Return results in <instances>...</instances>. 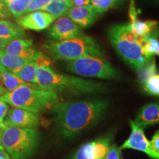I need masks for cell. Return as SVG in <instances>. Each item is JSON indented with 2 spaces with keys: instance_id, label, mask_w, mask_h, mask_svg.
I'll return each instance as SVG.
<instances>
[{
  "instance_id": "13",
  "label": "cell",
  "mask_w": 159,
  "mask_h": 159,
  "mask_svg": "<svg viewBox=\"0 0 159 159\" xmlns=\"http://www.w3.org/2000/svg\"><path fill=\"white\" fill-rule=\"evenodd\" d=\"M102 14L97 7L92 5L71 7L67 12V16L80 27L87 28L94 24Z\"/></svg>"
},
{
  "instance_id": "22",
  "label": "cell",
  "mask_w": 159,
  "mask_h": 159,
  "mask_svg": "<svg viewBox=\"0 0 159 159\" xmlns=\"http://www.w3.org/2000/svg\"><path fill=\"white\" fill-rule=\"evenodd\" d=\"M143 54L149 60L153 59V55L159 56V40L155 36H150L147 39V43L142 48Z\"/></svg>"
},
{
  "instance_id": "16",
  "label": "cell",
  "mask_w": 159,
  "mask_h": 159,
  "mask_svg": "<svg viewBox=\"0 0 159 159\" xmlns=\"http://www.w3.org/2000/svg\"><path fill=\"white\" fill-rule=\"evenodd\" d=\"M25 35L22 28L11 21L0 19V39L11 41Z\"/></svg>"
},
{
  "instance_id": "7",
  "label": "cell",
  "mask_w": 159,
  "mask_h": 159,
  "mask_svg": "<svg viewBox=\"0 0 159 159\" xmlns=\"http://www.w3.org/2000/svg\"><path fill=\"white\" fill-rule=\"evenodd\" d=\"M65 68L73 74L99 79H116L119 75L116 69L104 57L85 56L66 61Z\"/></svg>"
},
{
  "instance_id": "25",
  "label": "cell",
  "mask_w": 159,
  "mask_h": 159,
  "mask_svg": "<svg viewBox=\"0 0 159 159\" xmlns=\"http://www.w3.org/2000/svg\"><path fill=\"white\" fill-rule=\"evenodd\" d=\"M121 1L122 0H91V5L103 13Z\"/></svg>"
},
{
  "instance_id": "8",
  "label": "cell",
  "mask_w": 159,
  "mask_h": 159,
  "mask_svg": "<svg viewBox=\"0 0 159 159\" xmlns=\"http://www.w3.org/2000/svg\"><path fill=\"white\" fill-rule=\"evenodd\" d=\"M112 136L108 135L80 147L72 159H105L111 146Z\"/></svg>"
},
{
  "instance_id": "32",
  "label": "cell",
  "mask_w": 159,
  "mask_h": 159,
  "mask_svg": "<svg viewBox=\"0 0 159 159\" xmlns=\"http://www.w3.org/2000/svg\"><path fill=\"white\" fill-rule=\"evenodd\" d=\"M5 127H6V125L5 124H1V123H0V150H2V151H5V149H4V148L2 147V142H1L2 134L3 130L5 129Z\"/></svg>"
},
{
  "instance_id": "9",
  "label": "cell",
  "mask_w": 159,
  "mask_h": 159,
  "mask_svg": "<svg viewBox=\"0 0 159 159\" xmlns=\"http://www.w3.org/2000/svg\"><path fill=\"white\" fill-rule=\"evenodd\" d=\"M130 124L132 129L131 134L129 138L123 143L119 149L120 150L133 149V150L142 151L152 159H159V156L152 150L150 142L145 136L143 128L136 124L133 120H130Z\"/></svg>"
},
{
  "instance_id": "12",
  "label": "cell",
  "mask_w": 159,
  "mask_h": 159,
  "mask_svg": "<svg viewBox=\"0 0 159 159\" xmlns=\"http://www.w3.org/2000/svg\"><path fill=\"white\" fill-rule=\"evenodd\" d=\"M56 20L52 16L43 11H33L16 19V24L23 30L41 31L47 29Z\"/></svg>"
},
{
  "instance_id": "28",
  "label": "cell",
  "mask_w": 159,
  "mask_h": 159,
  "mask_svg": "<svg viewBox=\"0 0 159 159\" xmlns=\"http://www.w3.org/2000/svg\"><path fill=\"white\" fill-rule=\"evenodd\" d=\"M11 17L12 15L6 5L5 0H0V19H11Z\"/></svg>"
},
{
  "instance_id": "5",
  "label": "cell",
  "mask_w": 159,
  "mask_h": 159,
  "mask_svg": "<svg viewBox=\"0 0 159 159\" xmlns=\"http://www.w3.org/2000/svg\"><path fill=\"white\" fill-rule=\"evenodd\" d=\"M0 99L13 108L36 114L51 108L59 101L56 93L27 85H21L15 90L8 91L0 97Z\"/></svg>"
},
{
  "instance_id": "24",
  "label": "cell",
  "mask_w": 159,
  "mask_h": 159,
  "mask_svg": "<svg viewBox=\"0 0 159 159\" xmlns=\"http://www.w3.org/2000/svg\"><path fill=\"white\" fill-rule=\"evenodd\" d=\"M144 89L151 95L159 96V75H156L144 83Z\"/></svg>"
},
{
  "instance_id": "30",
  "label": "cell",
  "mask_w": 159,
  "mask_h": 159,
  "mask_svg": "<svg viewBox=\"0 0 159 159\" xmlns=\"http://www.w3.org/2000/svg\"><path fill=\"white\" fill-rule=\"evenodd\" d=\"M150 143L152 150H153L158 156H159V130L155 133L154 136H152Z\"/></svg>"
},
{
  "instance_id": "17",
  "label": "cell",
  "mask_w": 159,
  "mask_h": 159,
  "mask_svg": "<svg viewBox=\"0 0 159 159\" xmlns=\"http://www.w3.org/2000/svg\"><path fill=\"white\" fill-rule=\"evenodd\" d=\"M33 61L32 60L26 57L10 55L5 54L2 51L0 52V62L4 68L11 73H13V71L18 70L21 67Z\"/></svg>"
},
{
  "instance_id": "36",
  "label": "cell",
  "mask_w": 159,
  "mask_h": 159,
  "mask_svg": "<svg viewBox=\"0 0 159 159\" xmlns=\"http://www.w3.org/2000/svg\"><path fill=\"white\" fill-rule=\"evenodd\" d=\"M5 69L4 68V66L2 65V63H1V62H0V73L1 72H2L3 71H5Z\"/></svg>"
},
{
  "instance_id": "21",
  "label": "cell",
  "mask_w": 159,
  "mask_h": 159,
  "mask_svg": "<svg viewBox=\"0 0 159 159\" xmlns=\"http://www.w3.org/2000/svg\"><path fill=\"white\" fill-rule=\"evenodd\" d=\"M32 1L33 0H5L11 15L16 19L25 14Z\"/></svg>"
},
{
  "instance_id": "33",
  "label": "cell",
  "mask_w": 159,
  "mask_h": 159,
  "mask_svg": "<svg viewBox=\"0 0 159 159\" xmlns=\"http://www.w3.org/2000/svg\"><path fill=\"white\" fill-rule=\"evenodd\" d=\"M9 42V41H6V40L0 39V52L3 51L5 49L6 46L8 44Z\"/></svg>"
},
{
  "instance_id": "26",
  "label": "cell",
  "mask_w": 159,
  "mask_h": 159,
  "mask_svg": "<svg viewBox=\"0 0 159 159\" xmlns=\"http://www.w3.org/2000/svg\"><path fill=\"white\" fill-rule=\"evenodd\" d=\"M52 0H33L26 11L25 14L28 13H31L33 11H43V8L47 6L48 4Z\"/></svg>"
},
{
  "instance_id": "3",
  "label": "cell",
  "mask_w": 159,
  "mask_h": 159,
  "mask_svg": "<svg viewBox=\"0 0 159 159\" xmlns=\"http://www.w3.org/2000/svg\"><path fill=\"white\" fill-rule=\"evenodd\" d=\"M108 35L119 56L137 71L152 60L148 59L143 54L138 38L133 34L129 24L112 25L108 29Z\"/></svg>"
},
{
  "instance_id": "1",
  "label": "cell",
  "mask_w": 159,
  "mask_h": 159,
  "mask_svg": "<svg viewBox=\"0 0 159 159\" xmlns=\"http://www.w3.org/2000/svg\"><path fill=\"white\" fill-rule=\"evenodd\" d=\"M108 106V101L104 99H90L58 101L52 108L60 134L66 139H71L97 124Z\"/></svg>"
},
{
  "instance_id": "19",
  "label": "cell",
  "mask_w": 159,
  "mask_h": 159,
  "mask_svg": "<svg viewBox=\"0 0 159 159\" xmlns=\"http://www.w3.org/2000/svg\"><path fill=\"white\" fill-rule=\"evenodd\" d=\"M38 68L39 66L35 61L25 65L18 70L13 71L12 74L26 83L35 85Z\"/></svg>"
},
{
  "instance_id": "18",
  "label": "cell",
  "mask_w": 159,
  "mask_h": 159,
  "mask_svg": "<svg viewBox=\"0 0 159 159\" xmlns=\"http://www.w3.org/2000/svg\"><path fill=\"white\" fill-rule=\"evenodd\" d=\"M71 7H72V5L70 0H52L43 11L47 12L57 19L66 15Z\"/></svg>"
},
{
  "instance_id": "34",
  "label": "cell",
  "mask_w": 159,
  "mask_h": 159,
  "mask_svg": "<svg viewBox=\"0 0 159 159\" xmlns=\"http://www.w3.org/2000/svg\"><path fill=\"white\" fill-rule=\"evenodd\" d=\"M0 159H12L11 157L9 156L6 151L0 150Z\"/></svg>"
},
{
  "instance_id": "6",
  "label": "cell",
  "mask_w": 159,
  "mask_h": 159,
  "mask_svg": "<svg viewBox=\"0 0 159 159\" xmlns=\"http://www.w3.org/2000/svg\"><path fill=\"white\" fill-rule=\"evenodd\" d=\"M39 141L35 129L6 126L2 134L1 142L12 159H26L35 152Z\"/></svg>"
},
{
  "instance_id": "10",
  "label": "cell",
  "mask_w": 159,
  "mask_h": 159,
  "mask_svg": "<svg viewBox=\"0 0 159 159\" xmlns=\"http://www.w3.org/2000/svg\"><path fill=\"white\" fill-rule=\"evenodd\" d=\"M39 123L40 117L36 113L17 108L9 109L4 121L7 127L19 128L34 129Z\"/></svg>"
},
{
  "instance_id": "35",
  "label": "cell",
  "mask_w": 159,
  "mask_h": 159,
  "mask_svg": "<svg viewBox=\"0 0 159 159\" xmlns=\"http://www.w3.org/2000/svg\"><path fill=\"white\" fill-rule=\"evenodd\" d=\"M7 91L6 90L5 87H4L3 85L1 84V83H0V97L2 96L3 94H5V93H7Z\"/></svg>"
},
{
  "instance_id": "11",
  "label": "cell",
  "mask_w": 159,
  "mask_h": 159,
  "mask_svg": "<svg viewBox=\"0 0 159 159\" xmlns=\"http://www.w3.org/2000/svg\"><path fill=\"white\" fill-rule=\"evenodd\" d=\"M80 34V27L66 16L58 18L48 31L49 36L55 41L74 39Z\"/></svg>"
},
{
  "instance_id": "23",
  "label": "cell",
  "mask_w": 159,
  "mask_h": 159,
  "mask_svg": "<svg viewBox=\"0 0 159 159\" xmlns=\"http://www.w3.org/2000/svg\"><path fill=\"white\" fill-rule=\"evenodd\" d=\"M156 72H157L156 64V61H155V59L153 58L152 61H150L148 63H147V64L145 65L142 69H141L140 70L138 71V77H139V82L144 85V83L150 78V77H152V76H154V75H157Z\"/></svg>"
},
{
  "instance_id": "27",
  "label": "cell",
  "mask_w": 159,
  "mask_h": 159,
  "mask_svg": "<svg viewBox=\"0 0 159 159\" xmlns=\"http://www.w3.org/2000/svg\"><path fill=\"white\" fill-rule=\"evenodd\" d=\"M120 149L118 148L116 144H112L110 146L109 150L105 159H120Z\"/></svg>"
},
{
  "instance_id": "31",
  "label": "cell",
  "mask_w": 159,
  "mask_h": 159,
  "mask_svg": "<svg viewBox=\"0 0 159 159\" xmlns=\"http://www.w3.org/2000/svg\"><path fill=\"white\" fill-rule=\"evenodd\" d=\"M73 7H81V6L91 5V0H70Z\"/></svg>"
},
{
  "instance_id": "37",
  "label": "cell",
  "mask_w": 159,
  "mask_h": 159,
  "mask_svg": "<svg viewBox=\"0 0 159 159\" xmlns=\"http://www.w3.org/2000/svg\"><path fill=\"white\" fill-rule=\"evenodd\" d=\"M156 2H159V0H156Z\"/></svg>"
},
{
  "instance_id": "15",
  "label": "cell",
  "mask_w": 159,
  "mask_h": 159,
  "mask_svg": "<svg viewBox=\"0 0 159 159\" xmlns=\"http://www.w3.org/2000/svg\"><path fill=\"white\" fill-rule=\"evenodd\" d=\"M130 30L135 36L137 38H148L152 36V34L156 29L158 22L156 21H142L136 18L134 20H131Z\"/></svg>"
},
{
  "instance_id": "14",
  "label": "cell",
  "mask_w": 159,
  "mask_h": 159,
  "mask_svg": "<svg viewBox=\"0 0 159 159\" xmlns=\"http://www.w3.org/2000/svg\"><path fill=\"white\" fill-rule=\"evenodd\" d=\"M134 122L142 128L149 125L158 124L159 104L150 103L143 106L137 115Z\"/></svg>"
},
{
  "instance_id": "2",
  "label": "cell",
  "mask_w": 159,
  "mask_h": 159,
  "mask_svg": "<svg viewBox=\"0 0 159 159\" xmlns=\"http://www.w3.org/2000/svg\"><path fill=\"white\" fill-rule=\"evenodd\" d=\"M35 85L39 89L57 93L85 94L102 92L105 85L96 81L57 73L50 66H39L37 70Z\"/></svg>"
},
{
  "instance_id": "29",
  "label": "cell",
  "mask_w": 159,
  "mask_h": 159,
  "mask_svg": "<svg viewBox=\"0 0 159 159\" xmlns=\"http://www.w3.org/2000/svg\"><path fill=\"white\" fill-rule=\"evenodd\" d=\"M9 111V105L0 99V123L4 124V121Z\"/></svg>"
},
{
  "instance_id": "20",
  "label": "cell",
  "mask_w": 159,
  "mask_h": 159,
  "mask_svg": "<svg viewBox=\"0 0 159 159\" xmlns=\"http://www.w3.org/2000/svg\"><path fill=\"white\" fill-rule=\"evenodd\" d=\"M0 83L5 87L7 92L15 90L16 89L19 88L21 85H27V86H31L33 87V88L38 89V87L35 85L26 83L25 81L21 80L18 78L17 77H16L15 75H13L12 73L7 71L6 69L2 72L0 73Z\"/></svg>"
},
{
  "instance_id": "4",
  "label": "cell",
  "mask_w": 159,
  "mask_h": 159,
  "mask_svg": "<svg viewBox=\"0 0 159 159\" xmlns=\"http://www.w3.org/2000/svg\"><path fill=\"white\" fill-rule=\"evenodd\" d=\"M43 47L53 59L69 61L85 56L103 57V52L95 40L82 33L65 41H50Z\"/></svg>"
}]
</instances>
